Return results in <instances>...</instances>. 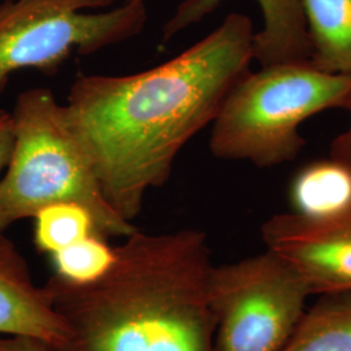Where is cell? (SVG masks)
<instances>
[{
  "label": "cell",
  "instance_id": "6da1fadb",
  "mask_svg": "<svg viewBox=\"0 0 351 351\" xmlns=\"http://www.w3.org/2000/svg\"><path fill=\"white\" fill-rule=\"evenodd\" d=\"M254 26L230 13L208 36L151 69L80 75L65 110L88 151L106 199L133 223L150 189L172 176L176 158L220 112L250 71Z\"/></svg>",
  "mask_w": 351,
  "mask_h": 351
},
{
  "label": "cell",
  "instance_id": "7a4b0ae2",
  "mask_svg": "<svg viewBox=\"0 0 351 351\" xmlns=\"http://www.w3.org/2000/svg\"><path fill=\"white\" fill-rule=\"evenodd\" d=\"M207 234L136 230L114 246L104 276L86 285L45 284L63 320L52 351H216Z\"/></svg>",
  "mask_w": 351,
  "mask_h": 351
},
{
  "label": "cell",
  "instance_id": "3957f363",
  "mask_svg": "<svg viewBox=\"0 0 351 351\" xmlns=\"http://www.w3.org/2000/svg\"><path fill=\"white\" fill-rule=\"evenodd\" d=\"M11 114L13 149L0 178V233L60 202L88 208L106 239H126L137 230L106 199L94 162L71 124L65 104L50 88L20 93Z\"/></svg>",
  "mask_w": 351,
  "mask_h": 351
},
{
  "label": "cell",
  "instance_id": "277c9868",
  "mask_svg": "<svg viewBox=\"0 0 351 351\" xmlns=\"http://www.w3.org/2000/svg\"><path fill=\"white\" fill-rule=\"evenodd\" d=\"M350 98V77L326 73L310 62L250 69L213 123L210 150L215 158L261 168L293 162L306 145L302 124L326 110H345Z\"/></svg>",
  "mask_w": 351,
  "mask_h": 351
},
{
  "label": "cell",
  "instance_id": "5b68a950",
  "mask_svg": "<svg viewBox=\"0 0 351 351\" xmlns=\"http://www.w3.org/2000/svg\"><path fill=\"white\" fill-rule=\"evenodd\" d=\"M4 0L0 3V91L24 69L56 72L73 52L91 55L136 37L147 20L146 0Z\"/></svg>",
  "mask_w": 351,
  "mask_h": 351
},
{
  "label": "cell",
  "instance_id": "8992f818",
  "mask_svg": "<svg viewBox=\"0 0 351 351\" xmlns=\"http://www.w3.org/2000/svg\"><path fill=\"white\" fill-rule=\"evenodd\" d=\"M208 295L216 351H281L311 294L301 275L274 251L213 265Z\"/></svg>",
  "mask_w": 351,
  "mask_h": 351
},
{
  "label": "cell",
  "instance_id": "52a82bcc",
  "mask_svg": "<svg viewBox=\"0 0 351 351\" xmlns=\"http://www.w3.org/2000/svg\"><path fill=\"white\" fill-rule=\"evenodd\" d=\"M268 250L287 261L311 294L351 290V208L326 217L277 213L262 226Z\"/></svg>",
  "mask_w": 351,
  "mask_h": 351
},
{
  "label": "cell",
  "instance_id": "ba28073f",
  "mask_svg": "<svg viewBox=\"0 0 351 351\" xmlns=\"http://www.w3.org/2000/svg\"><path fill=\"white\" fill-rule=\"evenodd\" d=\"M221 0H184L165 24L167 42L188 26L213 12ZM263 14V27L254 36L252 56L261 66L310 62L311 43L302 0H256Z\"/></svg>",
  "mask_w": 351,
  "mask_h": 351
},
{
  "label": "cell",
  "instance_id": "9c48e42d",
  "mask_svg": "<svg viewBox=\"0 0 351 351\" xmlns=\"http://www.w3.org/2000/svg\"><path fill=\"white\" fill-rule=\"evenodd\" d=\"M0 335L33 337L51 348L65 336L46 285L34 282L25 258L5 233H0Z\"/></svg>",
  "mask_w": 351,
  "mask_h": 351
},
{
  "label": "cell",
  "instance_id": "30bf717a",
  "mask_svg": "<svg viewBox=\"0 0 351 351\" xmlns=\"http://www.w3.org/2000/svg\"><path fill=\"white\" fill-rule=\"evenodd\" d=\"M311 43L310 63L351 78V0H302Z\"/></svg>",
  "mask_w": 351,
  "mask_h": 351
},
{
  "label": "cell",
  "instance_id": "8fae6325",
  "mask_svg": "<svg viewBox=\"0 0 351 351\" xmlns=\"http://www.w3.org/2000/svg\"><path fill=\"white\" fill-rule=\"evenodd\" d=\"M291 213L304 217H326L351 208V169L333 159L303 165L289 185Z\"/></svg>",
  "mask_w": 351,
  "mask_h": 351
},
{
  "label": "cell",
  "instance_id": "7c38bea8",
  "mask_svg": "<svg viewBox=\"0 0 351 351\" xmlns=\"http://www.w3.org/2000/svg\"><path fill=\"white\" fill-rule=\"evenodd\" d=\"M281 351H351V290L320 294Z\"/></svg>",
  "mask_w": 351,
  "mask_h": 351
},
{
  "label": "cell",
  "instance_id": "4fadbf2b",
  "mask_svg": "<svg viewBox=\"0 0 351 351\" xmlns=\"http://www.w3.org/2000/svg\"><path fill=\"white\" fill-rule=\"evenodd\" d=\"M33 219L36 247L49 255L91 234H101L93 213L72 202L46 206Z\"/></svg>",
  "mask_w": 351,
  "mask_h": 351
},
{
  "label": "cell",
  "instance_id": "5bb4252c",
  "mask_svg": "<svg viewBox=\"0 0 351 351\" xmlns=\"http://www.w3.org/2000/svg\"><path fill=\"white\" fill-rule=\"evenodd\" d=\"M50 256L55 276L77 285H86L108 272L114 261V247L101 234H91Z\"/></svg>",
  "mask_w": 351,
  "mask_h": 351
},
{
  "label": "cell",
  "instance_id": "9a60e30c",
  "mask_svg": "<svg viewBox=\"0 0 351 351\" xmlns=\"http://www.w3.org/2000/svg\"><path fill=\"white\" fill-rule=\"evenodd\" d=\"M13 149L12 114L0 108V173L7 168Z\"/></svg>",
  "mask_w": 351,
  "mask_h": 351
},
{
  "label": "cell",
  "instance_id": "2e32d148",
  "mask_svg": "<svg viewBox=\"0 0 351 351\" xmlns=\"http://www.w3.org/2000/svg\"><path fill=\"white\" fill-rule=\"evenodd\" d=\"M0 351H52L50 345L33 337L1 336Z\"/></svg>",
  "mask_w": 351,
  "mask_h": 351
},
{
  "label": "cell",
  "instance_id": "e0dca14e",
  "mask_svg": "<svg viewBox=\"0 0 351 351\" xmlns=\"http://www.w3.org/2000/svg\"><path fill=\"white\" fill-rule=\"evenodd\" d=\"M345 111H348L350 114V124L343 133H341L339 137H336L332 142L330 156L351 169V98Z\"/></svg>",
  "mask_w": 351,
  "mask_h": 351
}]
</instances>
